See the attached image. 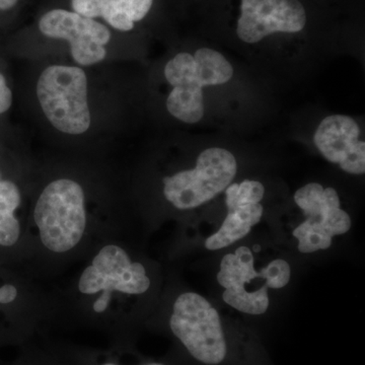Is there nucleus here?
Instances as JSON below:
<instances>
[{
    "mask_svg": "<svg viewBox=\"0 0 365 365\" xmlns=\"http://www.w3.org/2000/svg\"><path fill=\"white\" fill-rule=\"evenodd\" d=\"M13 101V91L7 83L6 76L0 72V115L11 109Z\"/></svg>",
    "mask_w": 365,
    "mask_h": 365,
    "instance_id": "18",
    "label": "nucleus"
},
{
    "mask_svg": "<svg viewBox=\"0 0 365 365\" xmlns=\"http://www.w3.org/2000/svg\"><path fill=\"white\" fill-rule=\"evenodd\" d=\"M168 331L180 353L197 365H269L258 341L223 318L202 295H178L168 317Z\"/></svg>",
    "mask_w": 365,
    "mask_h": 365,
    "instance_id": "3",
    "label": "nucleus"
},
{
    "mask_svg": "<svg viewBox=\"0 0 365 365\" xmlns=\"http://www.w3.org/2000/svg\"><path fill=\"white\" fill-rule=\"evenodd\" d=\"M91 68L73 62H52L41 69L35 100L46 123L61 137H91L98 113Z\"/></svg>",
    "mask_w": 365,
    "mask_h": 365,
    "instance_id": "4",
    "label": "nucleus"
},
{
    "mask_svg": "<svg viewBox=\"0 0 365 365\" xmlns=\"http://www.w3.org/2000/svg\"><path fill=\"white\" fill-rule=\"evenodd\" d=\"M153 0H71L74 13L102 21L110 30L131 32L150 14Z\"/></svg>",
    "mask_w": 365,
    "mask_h": 365,
    "instance_id": "14",
    "label": "nucleus"
},
{
    "mask_svg": "<svg viewBox=\"0 0 365 365\" xmlns=\"http://www.w3.org/2000/svg\"><path fill=\"white\" fill-rule=\"evenodd\" d=\"M0 309H20L48 322L56 316L55 300L41 292L35 282L19 277H0Z\"/></svg>",
    "mask_w": 365,
    "mask_h": 365,
    "instance_id": "16",
    "label": "nucleus"
},
{
    "mask_svg": "<svg viewBox=\"0 0 365 365\" xmlns=\"http://www.w3.org/2000/svg\"><path fill=\"white\" fill-rule=\"evenodd\" d=\"M34 189L26 191L0 170V248H25L30 256L29 217Z\"/></svg>",
    "mask_w": 365,
    "mask_h": 365,
    "instance_id": "13",
    "label": "nucleus"
},
{
    "mask_svg": "<svg viewBox=\"0 0 365 365\" xmlns=\"http://www.w3.org/2000/svg\"><path fill=\"white\" fill-rule=\"evenodd\" d=\"M359 125L346 115H331L322 120L314 132V143L328 162L339 165L347 174L365 173V143L360 140Z\"/></svg>",
    "mask_w": 365,
    "mask_h": 365,
    "instance_id": "12",
    "label": "nucleus"
},
{
    "mask_svg": "<svg viewBox=\"0 0 365 365\" xmlns=\"http://www.w3.org/2000/svg\"><path fill=\"white\" fill-rule=\"evenodd\" d=\"M93 177L81 170H40L29 217V245L33 262L66 263L85 257L116 234L111 209Z\"/></svg>",
    "mask_w": 365,
    "mask_h": 365,
    "instance_id": "1",
    "label": "nucleus"
},
{
    "mask_svg": "<svg viewBox=\"0 0 365 365\" xmlns=\"http://www.w3.org/2000/svg\"><path fill=\"white\" fill-rule=\"evenodd\" d=\"M21 349L19 359L11 365H66L53 343L37 344L34 341Z\"/></svg>",
    "mask_w": 365,
    "mask_h": 365,
    "instance_id": "17",
    "label": "nucleus"
},
{
    "mask_svg": "<svg viewBox=\"0 0 365 365\" xmlns=\"http://www.w3.org/2000/svg\"><path fill=\"white\" fill-rule=\"evenodd\" d=\"M54 346L66 365H186L182 359H148L133 344H111L108 348L59 343Z\"/></svg>",
    "mask_w": 365,
    "mask_h": 365,
    "instance_id": "15",
    "label": "nucleus"
},
{
    "mask_svg": "<svg viewBox=\"0 0 365 365\" xmlns=\"http://www.w3.org/2000/svg\"><path fill=\"white\" fill-rule=\"evenodd\" d=\"M151 288L150 269L113 235L83 258L60 307L73 323L106 334L111 344H133L134 309Z\"/></svg>",
    "mask_w": 365,
    "mask_h": 365,
    "instance_id": "2",
    "label": "nucleus"
},
{
    "mask_svg": "<svg viewBox=\"0 0 365 365\" xmlns=\"http://www.w3.org/2000/svg\"><path fill=\"white\" fill-rule=\"evenodd\" d=\"M38 28L46 38L66 42L69 57L76 66L95 67L109 59L112 30L102 21L71 9H52L41 16Z\"/></svg>",
    "mask_w": 365,
    "mask_h": 365,
    "instance_id": "9",
    "label": "nucleus"
},
{
    "mask_svg": "<svg viewBox=\"0 0 365 365\" xmlns=\"http://www.w3.org/2000/svg\"><path fill=\"white\" fill-rule=\"evenodd\" d=\"M292 267L284 258L262 251L260 247L240 246L220 263L216 280L228 307L247 316L267 313L270 292L287 287Z\"/></svg>",
    "mask_w": 365,
    "mask_h": 365,
    "instance_id": "5",
    "label": "nucleus"
},
{
    "mask_svg": "<svg viewBox=\"0 0 365 365\" xmlns=\"http://www.w3.org/2000/svg\"><path fill=\"white\" fill-rule=\"evenodd\" d=\"M294 200L299 215L288 228L299 253L326 251L336 237L351 230V216L342 208L333 187L309 182L297 190Z\"/></svg>",
    "mask_w": 365,
    "mask_h": 365,
    "instance_id": "7",
    "label": "nucleus"
},
{
    "mask_svg": "<svg viewBox=\"0 0 365 365\" xmlns=\"http://www.w3.org/2000/svg\"><path fill=\"white\" fill-rule=\"evenodd\" d=\"M237 173V160L232 151L207 148L198 155L193 167L163 177V199L175 210H195L225 192Z\"/></svg>",
    "mask_w": 365,
    "mask_h": 365,
    "instance_id": "8",
    "label": "nucleus"
},
{
    "mask_svg": "<svg viewBox=\"0 0 365 365\" xmlns=\"http://www.w3.org/2000/svg\"><path fill=\"white\" fill-rule=\"evenodd\" d=\"M19 0H0V11H9L16 6Z\"/></svg>",
    "mask_w": 365,
    "mask_h": 365,
    "instance_id": "19",
    "label": "nucleus"
},
{
    "mask_svg": "<svg viewBox=\"0 0 365 365\" xmlns=\"http://www.w3.org/2000/svg\"><path fill=\"white\" fill-rule=\"evenodd\" d=\"M163 76L170 86L168 112L182 123L196 124L205 113L204 86L225 85L234 68L222 53L200 48L194 54L178 53L165 63Z\"/></svg>",
    "mask_w": 365,
    "mask_h": 365,
    "instance_id": "6",
    "label": "nucleus"
},
{
    "mask_svg": "<svg viewBox=\"0 0 365 365\" xmlns=\"http://www.w3.org/2000/svg\"><path fill=\"white\" fill-rule=\"evenodd\" d=\"M225 195L227 215L220 227L204 242L208 251H220L234 246L248 237L263 217L262 201L265 196V187L261 182L246 179L232 182L225 189Z\"/></svg>",
    "mask_w": 365,
    "mask_h": 365,
    "instance_id": "10",
    "label": "nucleus"
},
{
    "mask_svg": "<svg viewBox=\"0 0 365 365\" xmlns=\"http://www.w3.org/2000/svg\"><path fill=\"white\" fill-rule=\"evenodd\" d=\"M307 24L299 0H242L237 33L242 42L256 44L275 33H299Z\"/></svg>",
    "mask_w": 365,
    "mask_h": 365,
    "instance_id": "11",
    "label": "nucleus"
}]
</instances>
